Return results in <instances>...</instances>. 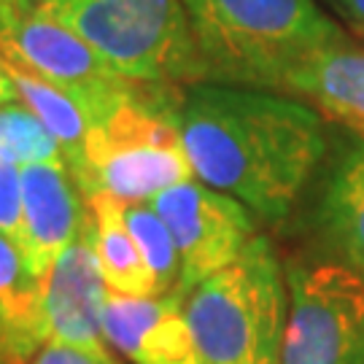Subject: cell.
<instances>
[{"mask_svg": "<svg viewBox=\"0 0 364 364\" xmlns=\"http://www.w3.org/2000/svg\"><path fill=\"white\" fill-rule=\"evenodd\" d=\"M208 81L284 92L311 57L348 41L316 0H181Z\"/></svg>", "mask_w": 364, "mask_h": 364, "instance_id": "7a4b0ae2", "label": "cell"}, {"mask_svg": "<svg viewBox=\"0 0 364 364\" xmlns=\"http://www.w3.org/2000/svg\"><path fill=\"white\" fill-rule=\"evenodd\" d=\"M173 235L181 262L178 294H189L208 275L232 264L257 237L254 213L235 197L189 178L149 200Z\"/></svg>", "mask_w": 364, "mask_h": 364, "instance_id": "ba28073f", "label": "cell"}, {"mask_svg": "<svg viewBox=\"0 0 364 364\" xmlns=\"http://www.w3.org/2000/svg\"><path fill=\"white\" fill-rule=\"evenodd\" d=\"M0 154L16 168L43 162L65 165L60 144L25 103L0 105Z\"/></svg>", "mask_w": 364, "mask_h": 364, "instance_id": "ac0fdd59", "label": "cell"}, {"mask_svg": "<svg viewBox=\"0 0 364 364\" xmlns=\"http://www.w3.org/2000/svg\"><path fill=\"white\" fill-rule=\"evenodd\" d=\"M46 343L43 281L30 273L19 246L0 235V356L27 364Z\"/></svg>", "mask_w": 364, "mask_h": 364, "instance_id": "4fadbf2b", "label": "cell"}, {"mask_svg": "<svg viewBox=\"0 0 364 364\" xmlns=\"http://www.w3.org/2000/svg\"><path fill=\"white\" fill-rule=\"evenodd\" d=\"M181 87H144L103 122L92 124L84 144V197L111 195L122 203H149L170 186L195 178L176 100Z\"/></svg>", "mask_w": 364, "mask_h": 364, "instance_id": "5b68a950", "label": "cell"}, {"mask_svg": "<svg viewBox=\"0 0 364 364\" xmlns=\"http://www.w3.org/2000/svg\"><path fill=\"white\" fill-rule=\"evenodd\" d=\"M321 227L343 264L364 278V135L343 151L329 173Z\"/></svg>", "mask_w": 364, "mask_h": 364, "instance_id": "5bb4252c", "label": "cell"}, {"mask_svg": "<svg viewBox=\"0 0 364 364\" xmlns=\"http://www.w3.org/2000/svg\"><path fill=\"white\" fill-rule=\"evenodd\" d=\"M105 281L95 254V219H84L73 243L57 257L52 273L43 281V311L49 343L114 359L103 338Z\"/></svg>", "mask_w": 364, "mask_h": 364, "instance_id": "9c48e42d", "label": "cell"}, {"mask_svg": "<svg viewBox=\"0 0 364 364\" xmlns=\"http://www.w3.org/2000/svg\"><path fill=\"white\" fill-rule=\"evenodd\" d=\"M176 122L195 178L264 221L287 219L326 154L321 114L284 92L197 81Z\"/></svg>", "mask_w": 364, "mask_h": 364, "instance_id": "6da1fadb", "label": "cell"}, {"mask_svg": "<svg viewBox=\"0 0 364 364\" xmlns=\"http://www.w3.org/2000/svg\"><path fill=\"white\" fill-rule=\"evenodd\" d=\"M0 235L19 246L22 235V178L19 168L0 154Z\"/></svg>", "mask_w": 364, "mask_h": 364, "instance_id": "d6986e66", "label": "cell"}, {"mask_svg": "<svg viewBox=\"0 0 364 364\" xmlns=\"http://www.w3.org/2000/svg\"><path fill=\"white\" fill-rule=\"evenodd\" d=\"M33 11L76 33L135 84L208 81L181 0H33Z\"/></svg>", "mask_w": 364, "mask_h": 364, "instance_id": "277c9868", "label": "cell"}, {"mask_svg": "<svg viewBox=\"0 0 364 364\" xmlns=\"http://www.w3.org/2000/svg\"><path fill=\"white\" fill-rule=\"evenodd\" d=\"M9 103H19V92H16L11 73H9L6 57L0 54V105H9Z\"/></svg>", "mask_w": 364, "mask_h": 364, "instance_id": "603a6c76", "label": "cell"}, {"mask_svg": "<svg viewBox=\"0 0 364 364\" xmlns=\"http://www.w3.org/2000/svg\"><path fill=\"white\" fill-rule=\"evenodd\" d=\"M95 219V254L105 289L122 297H156L154 278L124 221V203L111 195L87 197Z\"/></svg>", "mask_w": 364, "mask_h": 364, "instance_id": "9a60e30c", "label": "cell"}, {"mask_svg": "<svg viewBox=\"0 0 364 364\" xmlns=\"http://www.w3.org/2000/svg\"><path fill=\"white\" fill-rule=\"evenodd\" d=\"M9 73H11L16 92H19V103H25L41 119V124L52 132V138L63 149L65 168L70 170L73 181L78 183L81 173H84V144L90 135L87 117L81 114V108L65 92L46 84L43 78L33 76V73H27L11 63H9Z\"/></svg>", "mask_w": 364, "mask_h": 364, "instance_id": "2e32d148", "label": "cell"}, {"mask_svg": "<svg viewBox=\"0 0 364 364\" xmlns=\"http://www.w3.org/2000/svg\"><path fill=\"white\" fill-rule=\"evenodd\" d=\"M124 221L130 227L132 240L141 251L149 273L154 278L156 297L178 294L181 262H178L173 235L165 227V221L159 219V213L144 203H124Z\"/></svg>", "mask_w": 364, "mask_h": 364, "instance_id": "e0dca14e", "label": "cell"}, {"mask_svg": "<svg viewBox=\"0 0 364 364\" xmlns=\"http://www.w3.org/2000/svg\"><path fill=\"white\" fill-rule=\"evenodd\" d=\"M22 178V235L19 251L30 273L46 281L57 257L78 235L84 219L90 216L87 197L73 181L65 165H25Z\"/></svg>", "mask_w": 364, "mask_h": 364, "instance_id": "30bf717a", "label": "cell"}, {"mask_svg": "<svg viewBox=\"0 0 364 364\" xmlns=\"http://www.w3.org/2000/svg\"><path fill=\"white\" fill-rule=\"evenodd\" d=\"M33 11V0H0V30L25 19Z\"/></svg>", "mask_w": 364, "mask_h": 364, "instance_id": "7402d4cb", "label": "cell"}, {"mask_svg": "<svg viewBox=\"0 0 364 364\" xmlns=\"http://www.w3.org/2000/svg\"><path fill=\"white\" fill-rule=\"evenodd\" d=\"M0 54L6 63L65 92L81 108L90 127L111 117L146 87L122 76L87 41L38 11L0 30Z\"/></svg>", "mask_w": 364, "mask_h": 364, "instance_id": "52a82bcc", "label": "cell"}, {"mask_svg": "<svg viewBox=\"0 0 364 364\" xmlns=\"http://www.w3.org/2000/svg\"><path fill=\"white\" fill-rule=\"evenodd\" d=\"M183 318L203 364H281L289 284L273 243L257 235L224 270L183 297Z\"/></svg>", "mask_w": 364, "mask_h": 364, "instance_id": "3957f363", "label": "cell"}, {"mask_svg": "<svg viewBox=\"0 0 364 364\" xmlns=\"http://www.w3.org/2000/svg\"><path fill=\"white\" fill-rule=\"evenodd\" d=\"M103 338L132 364H203L183 318V294L122 297L105 291Z\"/></svg>", "mask_w": 364, "mask_h": 364, "instance_id": "8fae6325", "label": "cell"}, {"mask_svg": "<svg viewBox=\"0 0 364 364\" xmlns=\"http://www.w3.org/2000/svg\"><path fill=\"white\" fill-rule=\"evenodd\" d=\"M27 364H119L117 359H97L92 353L76 351L68 346H57V343H46Z\"/></svg>", "mask_w": 364, "mask_h": 364, "instance_id": "ffe728a7", "label": "cell"}, {"mask_svg": "<svg viewBox=\"0 0 364 364\" xmlns=\"http://www.w3.org/2000/svg\"><path fill=\"white\" fill-rule=\"evenodd\" d=\"M0 364H19V362H11V359H6V356H0Z\"/></svg>", "mask_w": 364, "mask_h": 364, "instance_id": "cb8c5ba5", "label": "cell"}, {"mask_svg": "<svg viewBox=\"0 0 364 364\" xmlns=\"http://www.w3.org/2000/svg\"><path fill=\"white\" fill-rule=\"evenodd\" d=\"M287 95L364 135V49L343 41L318 52L291 73Z\"/></svg>", "mask_w": 364, "mask_h": 364, "instance_id": "7c38bea8", "label": "cell"}, {"mask_svg": "<svg viewBox=\"0 0 364 364\" xmlns=\"http://www.w3.org/2000/svg\"><path fill=\"white\" fill-rule=\"evenodd\" d=\"M281 364H364V278L346 264H294Z\"/></svg>", "mask_w": 364, "mask_h": 364, "instance_id": "8992f818", "label": "cell"}, {"mask_svg": "<svg viewBox=\"0 0 364 364\" xmlns=\"http://www.w3.org/2000/svg\"><path fill=\"white\" fill-rule=\"evenodd\" d=\"M326 6L364 41V0H326Z\"/></svg>", "mask_w": 364, "mask_h": 364, "instance_id": "44dd1931", "label": "cell"}]
</instances>
